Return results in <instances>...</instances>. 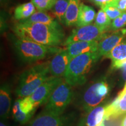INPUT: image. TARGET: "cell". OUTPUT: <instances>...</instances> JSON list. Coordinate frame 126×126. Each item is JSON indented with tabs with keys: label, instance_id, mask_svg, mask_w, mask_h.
I'll use <instances>...</instances> for the list:
<instances>
[{
	"label": "cell",
	"instance_id": "26",
	"mask_svg": "<svg viewBox=\"0 0 126 126\" xmlns=\"http://www.w3.org/2000/svg\"><path fill=\"white\" fill-rule=\"evenodd\" d=\"M101 9H103L111 20L115 19L123 14V12L119 10L117 8L111 4L103 6L101 7Z\"/></svg>",
	"mask_w": 126,
	"mask_h": 126
},
{
	"label": "cell",
	"instance_id": "20",
	"mask_svg": "<svg viewBox=\"0 0 126 126\" xmlns=\"http://www.w3.org/2000/svg\"><path fill=\"white\" fill-rule=\"evenodd\" d=\"M105 57L111 60V63L126 59V40L120 43Z\"/></svg>",
	"mask_w": 126,
	"mask_h": 126
},
{
	"label": "cell",
	"instance_id": "8",
	"mask_svg": "<svg viewBox=\"0 0 126 126\" xmlns=\"http://www.w3.org/2000/svg\"><path fill=\"white\" fill-rule=\"evenodd\" d=\"M75 120L74 113L57 116L43 110L31 120L27 126H74Z\"/></svg>",
	"mask_w": 126,
	"mask_h": 126
},
{
	"label": "cell",
	"instance_id": "33",
	"mask_svg": "<svg viewBox=\"0 0 126 126\" xmlns=\"http://www.w3.org/2000/svg\"><path fill=\"white\" fill-rule=\"evenodd\" d=\"M0 1H1V4H2L4 3H7L8 1V0H0Z\"/></svg>",
	"mask_w": 126,
	"mask_h": 126
},
{
	"label": "cell",
	"instance_id": "11",
	"mask_svg": "<svg viewBox=\"0 0 126 126\" xmlns=\"http://www.w3.org/2000/svg\"><path fill=\"white\" fill-rule=\"evenodd\" d=\"M126 114V82L117 97L107 106L105 120L119 117Z\"/></svg>",
	"mask_w": 126,
	"mask_h": 126
},
{
	"label": "cell",
	"instance_id": "16",
	"mask_svg": "<svg viewBox=\"0 0 126 126\" xmlns=\"http://www.w3.org/2000/svg\"><path fill=\"white\" fill-rule=\"evenodd\" d=\"M96 15L95 11L92 7L86 5L82 2L81 3L76 26L81 28L91 25L95 19Z\"/></svg>",
	"mask_w": 126,
	"mask_h": 126
},
{
	"label": "cell",
	"instance_id": "34",
	"mask_svg": "<svg viewBox=\"0 0 126 126\" xmlns=\"http://www.w3.org/2000/svg\"><path fill=\"white\" fill-rule=\"evenodd\" d=\"M105 121H103V122L102 123H100V124H99V125L98 126H105Z\"/></svg>",
	"mask_w": 126,
	"mask_h": 126
},
{
	"label": "cell",
	"instance_id": "7",
	"mask_svg": "<svg viewBox=\"0 0 126 126\" xmlns=\"http://www.w3.org/2000/svg\"><path fill=\"white\" fill-rule=\"evenodd\" d=\"M106 32L95 24L77 28L72 31L70 35L63 42V45L67 46L70 44L77 42H100L107 36Z\"/></svg>",
	"mask_w": 126,
	"mask_h": 126
},
{
	"label": "cell",
	"instance_id": "25",
	"mask_svg": "<svg viewBox=\"0 0 126 126\" xmlns=\"http://www.w3.org/2000/svg\"><path fill=\"white\" fill-rule=\"evenodd\" d=\"M56 0H31L37 11L46 12L51 10Z\"/></svg>",
	"mask_w": 126,
	"mask_h": 126
},
{
	"label": "cell",
	"instance_id": "3",
	"mask_svg": "<svg viewBox=\"0 0 126 126\" xmlns=\"http://www.w3.org/2000/svg\"><path fill=\"white\" fill-rule=\"evenodd\" d=\"M48 64V62L37 64L20 74L15 91L19 98L29 96L49 78Z\"/></svg>",
	"mask_w": 126,
	"mask_h": 126
},
{
	"label": "cell",
	"instance_id": "13",
	"mask_svg": "<svg viewBox=\"0 0 126 126\" xmlns=\"http://www.w3.org/2000/svg\"><path fill=\"white\" fill-rule=\"evenodd\" d=\"M99 43V41L77 42L67 45L65 48L72 59L81 54L97 52Z\"/></svg>",
	"mask_w": 126,
	"mask_h": 126
},
{
	"label": "cell",
	"instance_id": "17",
	"mask_svg": "<svg viewBox=\"0 0 126 126\" xmlns=\"http://www.w3.org/2000/svg\"><path fill=\"white\" fill-rule=\"evenodd\" d=\"M81 3V0H70L64 19L65 26H76Z\"/></svg>",
	"mask_w": 126,
	"mask_h": 126
},
{
	"label": "cell",
	"instance_id": "28",
	"mask_svg": "<svg viewBox=\"0 0 126 126\" xmlns=\"http://www.w3.org/2000/svg\"><path fill=\"white\" fill-rule=\"evenodd\" d=\"M111 5L117 8L123 12H126V0H116Z\"/></svg>",
	"mask_w": 126,
	"mask_h": 126
},
{
	"label": "cell",
	"instance_id": "19",
	"mask_svg": "<svg viewBox=\"0 0 126 126\" xmlns=\"http://www.w3.org/2000/svg\"><path fill=\"white\" fill-rule=\"evenodd\" d=\"M36 10V7L32 2L20 4L15 8L14 11V18L19 21L26 19L31 16Z\"/></svg>",
	"mask_w": 126,
	"mask_h": 126
},
{
	"label": "cell",
	"instance_id": "22",
	"mask_svg": "<svg viewBox=\"0 0 126 126\" xmlns=\"http://www.w3.org/2000/svg\"><path fill=\"white\" fill-rule=\"evenodd\" d=\"M12 116L16 122L20 124H25L29 122L34 114H26L20 110L19 100L17 99L14 103L12 109Z\"/></svg>",
	"mask_w": 126,
	"mask_h": 126
},
{
	"label": "cell",
	"instance_id": "2",
	"mask_svg": "<svg viewBox=\"0 0 126 126\" xmlns=\"http://www.w3.org/2000/svg\"><path fill=\"white\" fill-rule=\"evenodd\" d=\"M97 52L81 54L70 61L64 76V79L71 86L85 84L94 64L100 59Z\"/></svg>",
	"mask_w": 126,
	"mask_h": 126
},
{
	"label": "cell",
	"instance_id": "14",
	"mask_svg": "<svg viewBox=\"0 0 126 126\" xmlns=\"http://www.w3.org/2000/svg\"><path fill=\"white\" fill-rule=\"evenodd\" d=\"M108 105L97 106L86 113L79 126H98L105 120V114Z\"/></svg>",
	"mask_w": 126,
	"mask_h": 126
},
{
	"label": "cell",
	"instance_id": "18",
	"mask_svg": "<svg viewBox=\"0 0 126 126\" xmlns=\"http://www.w3.org/2000/svg\"><path fill=\"white\" fill-rule=\"evenodd\" d=\"M19 22L29 23H43L53 26H60V25L53 17L46 12L37 11L31 16L26 19L19 21Z\"/></svg>",
	"mask_w": 126,
	"mask_h": 126
},
{
	"label": "cell",
	"instance_id": "4",
	"mask_svg": "<svg viewBox=\"0 0 126 126\" xmlns=\"http://www.w3.org/2000/svg\"><path fill=\"white\" fill-rule=\"evenodd\" d=\"M17 56L25 63L32 64L43 60L52 52L58 51L56 47H50L17 37L12 40Z\"/></svg>",
	"mask_w": 126,
	"mask_h": 126
},
{
	"label": "cell",
	"instance_id": "15",
	"mask_svg": "<svg viewBox=\"0 0 126 126\" xmlns=\"http://www.w3.org/2000/svg\"><path fill=\"white\" fill-rule=\"evenodd\" d=\"M11 105V87L8 83H4L0 88V117L2 121H5L9 118Z\"/></svg>",
	"mask_w": 126,
	"mask_h": 126
},
{
	"label": "cell",
	"instance_id": "30",
	"mask_svg": "<svg viewBox=\"0 0 126 126\" xmlns=\"http://www.w3.org/2000/svg\"><path fill=\"white\" fill-rule=\"evenodd\" d=\"M122 76L124 79H125L126 81V64H124L122 68Z\"/></svg>",
	"mask_w": 126,
	"mask_h": 126
},
{
	"label": "cell",
	"instance_id": "31",
	"mask_svg": "<svg viewBox=\"0 0 126 126\" xmlns=\"http://www.w3.org/2000/svg\"><path fill=\"white\" fill-rule=\"evenodd\" d=\"M0 126H11L9 124H7L5 121H1V123H0Z\"/></svg>",
	"mask_w": 126,
	"mask_h": 126
},
{
	"label": "cell",
	"instance_id": "23",
	"mask_svg": "<svg viewBox=\"0 0 126 126\" xmlns=\"http://www.w3.org/2000/svg\"><path fill=\"white\" fill-rule=\"evenodd\" d=\"M94 24L103 31L108 32L110 29L111 22L109 17L107 15L103 9L99 10L96 15Z\"/></svg>",
	"mask_w": 126,
	"mask_h": 126
},
{
	"label": "cell",
	"instance_id": "32",
	"mask_svg": "<svg viewBox=\"0 0 126 126\" xmlns=\"http://www.w3.org/2000/svg\"><path fill=\"white\" fill-rule=\"evenodd\" d=\"M120 126H126V116L123 119Z\"/></svg>",
	"mask_w": 126,
	"mask_h": 126
},
{
	"label": "cell",
	"instance_id": "21",
	"mask_svg": "<svg viewBox=\"0 0 126 126\" xmlns=\"http://www.w3.org/2000/svg\"><path fill=\"white\" fill-rule=\"evenodd\" d=\"M70 0H56V2L51 9L53 14L60 22L64 23L66 11Z\"/></svg>",
	"mask_w": 126,
	"mask_h": 126
},
{
	"label": "cell",
	"instance_id": "6",
	"mask_svg": "<svg viewBox=\"0 0 126 126\" xmlns=\"http://www.w3.org/2000/svg\"><path fill=\"white\" fill-rule=\"evenodd\" d=\"M74 95L72 86L64 79L52 93L43 110L57 116L62 115L72 102Z\"/></svg>",
	"mask_w": 126,
	"mask_h": 126
},
{
	"label": "cell",
	"instance_id": "5",
	"mask_svg": "<svg viewBox=\"0 0 126 126\" xmlns=\"http://www.w3.org/2000/svg\"><path fill=\"white\" fill-rule=\"evenodd\" d=\"M109 93V86L105 80L93 82L84 88L78 97L77 103L85 114L99 106Z\"/></svg>",
	"mask_w": 126,
	"mask_h": 126
},
{
	"label": "cell",
	"instance_id": "24",
	"mask_svg": "<svg viewBox=\"0 0 126 126\" xmlns=\"http://www.w3.org/2000/svg\"><path fill=\"white\" fill-rule=\"evenodd\" d=\"M18 100L20 110L23 113L26 114H34L37 109L34 107L29 96L19 98Z\"/></svg>",
	"mask_w": 126,
	"mask_h": 126
},
{
	"label": "cell",
	"instance_id": "1",
	"mask_svg": "<svg viewBox=\"0 0 126 126\" xmlns=\"http://www.w3.org/2000/svg\"><path fill=\"white\" fill-rule=\"evenodd\" d=\"M17 37L40 44L56 47L62 43L65 33L61 26H53L43 23L19 22L14 26Z\"/></svg>",
	"mask_w": 126,
	"mask_h": 126
},
{
	"label": "cell",
	"instance_id": "27",
	"mask_svg": "<svg viewBox=\"0 0 126 126\" xmlns=\"http://www.w3.org/2000/svg\"><path fill=\"white\" fill-rule=\"evenodd\" d=\"M126 25V12H123L120 16L117 17L111 22L110 29L111 31H116L122 29Z\"/></svg>",
	"mask_w": 126,
	"mask_h": 126
},
{
	"label": "cell",
	"instance_id": "9",
	"mask_svg": "<svg viewBox=\"0 0 126 126\" xmlns=\"http://www.w3.org/2000/svg\"><path fill=\"white\" fill-rule=\"evenodd\" d=\"M64 80L63 78L50 76L31 95L29 96L34 107L37 109L47 103L52 93Z\"/></svg>",
	"mask_w": 126,
	"mask_h": 126
},
{
	"label": "cell",
	"instance_id": "10",
	"mask_svg": "<svg viewBox=\"0 0 126 126\" xmlns=\"http://www.w3.org/2000/svg\"><path fill=\"white\" fill-rule=\"evenodd\" d=\"M72 58L66 48L59 50L49 62L50 76L64 77Z\"/></svg>",
	"mask_w": 126,
	"mask_h": 126
},
{
	"label": "cell",
	"instance_id": "29",
	"mask_svg": "<svg viewBox=\"0 0 126 126\" xmlns=\"http://www.w3.org/2000/svg\"><path fill=\"white\" fill-rule=\"evenodd\" d=\"M89 1L94 3L96 5L101 8L103 6L106 5L113 4L116 0H89Z\"/></svg>",
	"mask_w": 126,
	"mask_h": 126
},
{
	"label": "cell",
	"instance_id": "12",
	"mask_svg": "<svg viewBox=\"0 0 126 126\" xmlns=\"http://www.w3.org/2000/svg\"><path fill=\"white\" fill-rule=\"evenodd\" d=\"M125 36H126V29L122 28L102 39L99 42L97 51L99 56L100 57L106 56L113 48L122 42Z\"/></svg>",
	"mask_w": 126,
	"mask_h": 126
}]
</instances>
